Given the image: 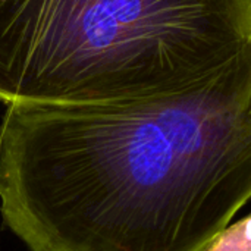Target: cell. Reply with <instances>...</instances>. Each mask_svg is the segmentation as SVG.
<instances>
[{
	"instance_id": "cell-1",
	"label": "cell",
	"mask_w": 251,
	"mask_h": 251,
	"mask_svg": "<svg viewBox=\"0 0 251 251\" xmlns=\"http://www.w3.org/2000/svg\"><path fill=\"white\" fill-rule=\"evenodd\" d=\"M251 197V59L197 87L10 103L0 215L28 251H206Z\"/></svg>"
},
{
	"instance_id": "cell-2",
	"label": "cell",
	"mask_w": 251,
	"mask_h": 251,
	"mask_svg": "<svg viewBox=\"0 0 251 251\" xmlns=\"http://www.w3.org/2000/svg\"><path fill=\"white\" fill-rule=\"evenodd\" d=\"M251 59V0H0V103L176 93Z\"/></svg>"
},
{
	"instance_id": "cell-3",
	"label": "cell",
	"mask_w": 251,
	"mask_h": 251,
	"mask_svg": "<svg viewBox=\"0 0 251 251\" xmlns=\"http://www.w3.org/2000/svg\"><path fill=\"white\" fill-rule=\"evenodd\" d=\"M206 251H250V216L231 224Z\"/></svg>"
}]
</instances>
